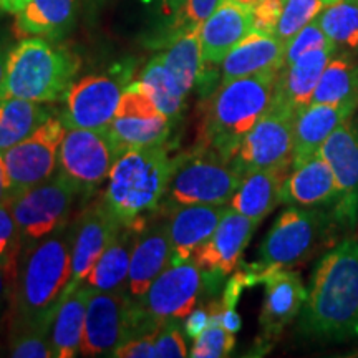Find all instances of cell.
I'll list each match as a JSON object with an SVG mask.
<instances>
[{
    "label": "cell",
    "instance_id": "6da1fadb",
    "mask_svg": "<svg viewBox=\"0 0 358 358\" xmlns=\"http://www.w3.org/2000/svg\"><path fill=\"white\" fill-rule=\"evenodd\" d=\"M299 330L315 340L358 334V239L347 237L319 259L310 274Z\"/></svg>",
    "mask_w": 358,
    "mask_h": 358
},
{
    "label": "cell",
    "instance_id": "7a4b0ae2",
    "mask_svg": "<svg viewBox=\"0 0 358 358\" xmlns=\"http://www.w3.org/2000/svg\"><path fill=\"white\" fill-rule=\"evenodd\" d=\"M73 224L25 244L12 285V330L52 325L71 277Z\"/></svg>",
    "mask_w": 358,
    "mask_h": 358
},
{
    "label": "cell",
    "instance_id": "3957f363",
    "mask_svg": "<svg viewBox=\"0 0 358 358\" xmlns=\"http://www.w3.org/2000/svg\"><path fill=\"white\" fill-rule=\"evenodd\" d=\"M277 77L279 71H264L219 85L201 103L196 146L232 163L241 143L271 108Z\"/></svg>",
    "mask_w": 358,
    "mask_h": 358
},
{
    "label": "cell",
    "instance_id": "277c9868",
    "mask_svg": "<svg viewBox=\"0 0 358 358\" xmlns=\"http://www.w3.org/2000/svg\"><path fill=\"white\" fill-rule=\"evenodd\" d=\"M168 145L128 150L116 159L101 196L123 226H145L158 211L171 174Z\"/></svg>",
    "mask_w": 358,
    "mask_h": 358
},
{
    "label": "cell",
    "instance_id": "5b68a950",
    "mask_svg": "<svg viewBox=\"0 0 358 358\" xmlns=\"http://www.w3.org/2000/svg\"><path fill=\"white\" fill-rule=\"evenodd\" d=\"M82 60L58 40L30 37L7 53L2 98H22L37 103L65 100Z\"/></svg>",
    "mask_w": 358,
    "mask_h": 358
},
{
    "label": "cell",
    "instance_id": "8992f818",
    "mask_svg": "<svg viewBox=\"0 0 358 358\" xmlns=\"http://www.w3.org/2000/svg\"><path fill=\"white\" fill-rule=\"evenodd\" d=\"M221 280L194 261L168 267L141 299H129L127 340L156 335L164 322L182 320L194 310L204 292H216Z\"/></svg>",
    "mask_w": 358,
    "mask_h": 358
},
{
    "label": "cell",
    "instance_id": "52a82bcc",
    "mask_svg": "<svg viewBox=\"0 0 358 358\" xmlns=\"http://www.w3.org/2000/svg\"><path fill=\"white\" fill-rule=\"evenodd\" d=\"M342 229L332 208H301L290 206L275 219L264 237L254 271L289 268L310 259L317 250L332 243Z\"/></svg>",
    "mask_w": 358,
    "mask_h": 358
},
{
    "label": "cell",
    "instance_id": "ba28073f",
    "mask_svg": "<svg viewBox=\"0 0 358 358\" xmlns=\"http://www.w3.org/2000/svg\"><path fill=\"white\" fill-rule=\"evenodd\" d=\"M243 178L231 161L208 148L194 146L173 159L166 194L158 209L182 204H229Z\"/></svg>",
    "mask_w": 358,
    "mask_h": 358
},
{
    "label": "cell",
    "instance_id": "9c48e42d",
    "mask_svg": "<svg viewBox=\"0 0 358 358\" xmlns=\"http://www.w3.org/2000/svg\"><path fill=\"white\" fill-rule=\"evenodd\" d=\"M80 187L58 169L40 185L30 187L10 201V209L25 243H32L69 224Z\"/></svg>",
    "mask_w": 358,
    "mask_h": 358
},
{
    "label": "cell",
    "instance_id": "30bf717a",
    "mask_svg": "<svg viewBox=\"0 0 358 358\" xmlns=\"http://www.w3.org/2000/svg\"><path fill=\"white\" fill-rule=\"evenodd\" d=\"M120 156L110 128H70L58 150V164L80 191L90 192L110 178Z\"/></svg>",
    "mask_w": 358,
    "mask_h": 358
},
{
    "label": "cell",
    "instance_id": "8fae6325",
    "mask_svg": "<svg viewBox=\"0 0 358 358\" xmlns=\"http://www.w3.org/2000/svg\"><path fill=\"white\" fill-rule=\"evenodd\" d=\"M295 118V111L272 103L232 158L237 171L245 176L259 169L292 166Z\"/></svg>",
    "mask_w": 358,
    "mask_h": 358
},
{
    "label": "cell",
    "instance_id": "7c38bea8",
    "mask_svg": "<svg viewBox=\"0 0 358 358\" xmlns=\"http://www.w3.org/2000/svg\"><path fill=\"white\" fill-rule=\"evenodd\" d=\"M66 127L60 116L53 115L35 131L3 153V164L10 185L12 199L30 187L40 185L55 173L58 150Z\"/></svg>",
    "mask_w": 358,
    "mask_h": 358
},
{
    "label": "cell",
    "instance_id": "4fadbf2b",
    "mask_svg": "<svg viewBox=\"0 0 358 358\" xmlns=\"http://www.w3.org/2000/svg\"><path fill=\"white\" fill-rule=\"evenodd\" d=\"M129 73L88 75L73 82L65 101L66 106L58 116L66 129L108 128L113 122Z\"/></svg>",
    "mask_w": 358,
    "mask_h": 358
},
{
    "label": "cell",
    "instance_id": "5bb4252c",
    "mask_svg": "<svg viewBox=\"0 0 358 358\" xmlns=\"http://www.w3.org/2000/svg\"><path fill=\"white\" fill-rule=\"evenodd\" d=\"M319 155L332 168L340 187V201L332 209L342 229H353L358 221V124L342 123L327 138Z\"/></svg>",
    "mask_w": 358,
    "mask_h": 358
},
{
    "label": "cell",
    "instance_id": "9a60e30c",
    "mask_svg": "<svg viewBox=\"0 0 358 358\" xmlns=\"http://www.w3.org/2000/svg\"><path fill=\"white\" fill-rule=\"evenodd\" d=\"M129 295L90 289L82 340L83 357H111L128 337Z\"/></svg>",
    "mask_w": 358,
    "mask_h": 358
},
{
    "label": "cell",
    "instance_id": "2e32d148",
    "mask_svg": "<svg viewBox=\"0 0 358 358\" xmlns=\"http://www.w3.org/2000/svg\"><path fill=\"white\" fill-rule=\"evenodd\" d=\"M123 227V224L106 208L103 198H98L80 214L73 222L71 277L65 292H71L83 284L98 259Z\"/></svg>",
    "mask_w": 358,
    "mask_h": 358
},
{
    "label": "cell",
    "instance_id": "e0dca14e",
    "mask_svg": "<svg viewBox=\"0 0 358 358\" xmlns=\"http://www.w3.org/2000/svg\"><path fill=\"white\" fill-rule=\"evenodd\" d=\"M259 222L227 208L213 236L196 249L192 261L209 274L224 279L232 274L241 264Z\"/></svg>",
    "mask_w": 358,
    "mask_h": 358
},
{
    "label": "cell",
    "instance_id": "ac0fdd59",
    "mask_svg": "<svg viewBox=\"0 0 358 358\" xmlns=\"http://www.w3.org/2000/svg\"><path fill=\"white\" fill-rule=\"evenodd\" d=\"M171 266V239L168 217L159 209L148 219L134 244L127 292L131 301H138L148 292L161 272Z\"/></svg>",
    "mask_w": 358,
    "mask_h": 358
},
{
    "label": "cell",
    "instance_id": "d6986e66",
    "mask_svg": "<svg viewBox=\"0 0 358 358\" xmlns=\"http://www.w3.org/2000/svg\"><path fill=\"white\" fill-rule=\"evenodd\" d=\"M262 282L266 284V299L259 325L262 340H274L302 312L307 301V289L301 275L289 268L264 271Z\"/></svg>",
    "mask_w": 358,
    "mask_h": 358
},
{
    "label": "cell",
    "instance_id": "ffe728a7",
    "mask_svg": "<svg viewBox=\"0 0 358 358\" xmlns=\"http://www.w3.org/2000/svg\"><path fill=\"white\" fill-rule=\"evenodd\" d=\"M229 204H182L159 209L168 217L171 266L192 261L196 249L213 236Z\"/></svg>",
    "mask_w": 358,
    "mask_h": 358
},
{
    "label": "cell",
    "instance_id": "44dd1931",
    "mask_svg": "<svg viewBox=\"0 0 358 358\" xmlns=\"http://www.w3.org/2000/svg\"><path fill=\"white\" fill-rule=\"evenodd\" d=\"M252 32V10L234 0H219L216 10L201 25L204 66L222 64L232 48Z\"/></svg>",
    "mask_w": 358,
    "mask_h": 358
},
{
    "label": "cell",
    "instance_id": "7402d4cb",
    "mask_svg": "<svg viewBox=\"0 0 358 358\" xmlns=\"http://www.w3.org/2000/svg\"><path fill=\"white\" fill-rule=\"evenodd\" d=\"M335 43L317 48L302 55L294 64L284 65L277 77L274 100L272 103L285 106V108L301 113L312 103L313 92L324 73L327 64L337 53Z\"/></svg>",
    "mask_w": 358,
    "mask_h": 358
},
{
    "label": "cell",
    "instance_id": "603a6c76",
    "mask_svg": "<svg viewBox=\"0 0 358 358\" xmlns=\"http://www.w3.org/2000/svg\"><path fill=\"white\" fill-rule=\"evenodd\" d=\"M340 187L329 163L320 155L292 168L280 191V204L301 208H335Z\"/></svg>",
    "mask_w": 358,
    "mask_h": 358
},
{
    "label": "cell",
    "instance_id": "cb8c5ba5",
    "mask_svg": "<svg viewBox=\"0 0 358 358\" xmlns=\"http://www.w3.org/2000/svg\"><path fill=\"white\" fill-rule=\"evenodd\" d=\"M358 105L310 103L295 118L292 168L319 155L322 145L340 124L350 120Z\"/></svg>",
    "mask_w": 358,
    "mask_h": 358
},
{
    "label": "cell",
    "instance_id": "d4e9b609",
    "mask_svg": "<svg viewBox=\"0 0 358 358\" xmlns=\"http://www.w3.org/2000/svg\"><path fill=\"white\" fill-rule=\"evenodd\" d=\"M284 65L285 43L275 35L252 30L222 60L221 83L264 73V71H279Z\"/></svg>",
    "mask_w": 358,
    "mask_h": 358
},
{
    "label": "cell",
    "instance_id": "484cf974",
    "mask_svg": "<svg viewBox=\"0 0 358 358\" xmlns=\"http://www.w3.org/2000/svg\"><path fill=\"white\" fill-rule=\"evenodd\" d=\"M292 166L267 168L245 174L229 208L261 224L280 204V191Z\"/></svg>",
    "mask_w": 358,
    "mask_h": 358
},
{
    "label": "cell",
    "instance_id": "4316f807",
    "mask_svg": "<svg viewBox=\"0 0 358 358\" xmlns=\"http://www.w3.org/2000/svg\"><path fill=\"white\" fill-rule=\"evenodd\" d=\"M77 19V0H29L17 12L13 32L17 37L58 40L70 34Z\"/></svg>",
    "mask_w": 358,
    "mask_h": 358
},
{
    "label": "cell",
    "instance_id": "83f0119b",
    "mask_svg": "<svg viewBox=\"0 0 358 358\" xmlns=\"http://www.w3.org/2000/svg\"><path fill=\"white\" fill-rule=\"evenodd\" d=\"M141 229L143 226H124L93 266L83 285L101 292L127 290L133 249Z\"/></svg>",
    "mask_w": 358,
    "mask_h": 358
},
{
    "label": "cell",
    "instance_id": "f1b7e54d",
    "mask_svg": "<svg viewBox=\"0 0 358 358\" xmlns=\"http://www.w3.org/2000/svg\"><path fill=\"white\" fill-rule=\"evenodd\" d=\"M171 127L173 120L161 111L128 110L116 111L108 128L123 155L134 148L164 145Z\"/></svg>",
    "mask_w": 358,
    "mask_h": 358
},
{
    "label": "cell",
    "instance_id": "f546056e",
    "mask_svg": "<svg viewBox=\"0 0 358 358\" xmlns=\"http://www.w3.org/2000/svg\"><path fill=\"white\" fill-rule=\"evenodd\" d=\"M90 299L87 285H78L71 292H64L60 306L50 327V342L53 357L73 358L82 350L85 315Z\"/></svg>",
    "mask_w": 358,
    "mask_h": 358
},
{
    "label": "cell",
    "instance_id": "4dcf8cb0",
    "mask_svg": "<svg viewBox=\"0 0 358 358\" xmlns=\"http://www.w3.org/2000/svg\"><path fill=\"white\" fill-rule=\"evenodd\" d=\"M22 98H0V155L29 138L57 110Z\"/></svg>",
    "mask_w": 358,
    "mask_h": 358
},
{
    "label": "cell",
    "instance_id": "1f68e13d",
    "mask_svg": "<svg viewBox=\"0 0 358 358\" xmlns=\"http://www.w3.org/2000/svg\"><path fill=\"white\" fill-rule=\"evenodd\" d=\"M312 103L358 105V62L353 55L335 53L317 83Z\"/></svg>",
    "mask_w": 358,
    "mask_h": 358
},
{
    "label": "cell",
    "instance_id": "d6a6232c",
    "mask_svg": "<svg viewBox=\"0 0 358 358\" xmlns=\"http://www.w3.org/2000/svg\"><path fill=\"white\" fill-rule=\"evenodd\" d=\"M168 43V50L161 53V58L187 95L203 77L206 69L201 45V27L176 35Z\"/></svg>",
    "mask_w": 358,
    "mask_h": 358
},
{
    "label": "cell",
    "instance_id": "836d02e7",
    "mask_svg": "<svg viewBox=\"0 0 358 358\" xmlns=\"http://www.w3.org/2000/svg\"><path fill=\"white\" fill-rule=\"evenodd\" d=\"M140 82L158 108L163 111L173 122L179 120L185 110L186 93L179 87L178 80L171 73V70L164 65L161 55H156L148 62V65L141 71Z\"/></svg>",
    "mask_w": 358,
    "mask_h": 358
},
{
    "label": "cell",
    "instance_id": "e575fe53",
    "mask_svg": "<svg viewBox=\"0 0 358 358\" xmlns=\"http://www.w3.org/2000/svg\"><path fill=\"white\" fill-rule=\"evenodd\" d=\"M317 22L338 52L358 55V0H338L325 6Z\"/></svg>",
    "mask_w": 358,
    "mask_h": 358
},
{
    "label": "cell",
    "instance_id": "d590c367",
    "mask_svg": "<svg viewBox=\"0 0 358 358\" xmlns=\"http://www.w3.org/2000/svg\"><path fill=\"white\" fill-rule=\"evenodd\" d=\"M222 302H209L208 310L211 313V320L206 330L192 343L189 357L192 358H222L229 357L236 347V334L224 329L219 322V310Z\"/></svg>",
    "mask_w": 358,
    "mask_h": 358
},
{
    "label": "cell",
    "instance_id": "8d00e7d4",
    "mask_svg": "<svg viewBox=\"0 0 358 358\" xmlns=\"http://www.w3.org/2000/svg\"><path fill=\"white\" fill-rule=\"evenodd\" d=\"M24 245L25 239L13 217L10 203L0 204V268L6 272L10 285H13V280H15Z\"/></svg>",
    "mask_w": 358,
    "mask_h": 358
},
{
    "label": "cell",
    "instance_id": "74e56055",
    "mask_svg": "<svg viewBox=\"0 0 358 358\" xmlns=\"http://www.w3.org/2000/svg\"><path fill=\"white\" fill-rule=\"evenodd\" d=\"M324 0H282V13L275 27V37L287 42L324 10Z\"/></svg>",
    "mask_w": 358,
    "mask_h": 358
},
{
    "label": "cell",
    "instance_id": "f35d334b",
    "mask_svg": "<svg viewBox=\"0 0 358 358\" xmlns=\"http://www.w3.org/2000/svg\"><path fill=\"white\" fill-rule=\"evenodd\" d=\"M50 327L38 325L12 330L10 357L15 358H48L53 357Z\"/></svg>",
    "mask_w": 358,
    "mask_h": 358
},
{
    "label": "cell",
    "instance_id": "ab89813d",
    "mask_svg": "<svg viewBox=\"0 0 358 358\" xmlns=\"http://www.w3.org/2000/svg\"><path fill=\"white\" fill-rule=\"evenodd\" d=\"M330 40L322 30L319 22L312 20L310 24L303 27L301 32H297L292 38L285 42V65L294 64L306 53L317 50V48H324L327 45H332Z\"/></svg>",
    "mask_w": 358,
    "mask_h": 358
},
{
    "label": "cell",
    "instance_id": "60d3db41",
    "mask_svg": "<svg viewBox=\"0 0 358 358\" xmlns=\"http://www.w3.org/2000/svg\"><path fill=\"white\" fill-rule=\"evenodd\" d=\"M217 3L219 0H186L185 7L174 15L176 19L169 25L168 37L164 38V42H169V40H173L179 34L186 32V30L203 25V22L216 10Z\"/></svg>",
    "mask_w": 358,
    "mask_h": 358
},
{
    "label": "cell",
    "instance_id": "b9f144b4",
    "mask_svg": "<svg viewBox=\"0 0 358 358\" xmlns=\"http://www.w3.org/2000/svg\"><path fill=\"white\" fill-rule=\"evenodd\" d=\"M155 358H182L187 357L185 337H182L179 320L164 322L155 337Z\"/></svg>",
    "mask_w": 358,
    "mask_h": 358
},
{
    "label": "cell",
    "instance_id": "7bdbcfd3",
    "mask_svg": "<svg viewBox=\"0 0 358 358\" xmlns=\"http://www.w3.org/2000/svg\"><path fill=\"white\" fill-rule=\"evenodd\" d=\"M282 13V0H259L252 7V30L267 35H275V27Z\"/></svg>",
    "mask_w": 358,
    "mask_h": 358
},
{
    "label": "cell",
    "instance_id": "ee69618b",
    "mask_svg": "<svg viewBox=\"0 0 358 358\" xmlns=\"http://www.w3.org/2000/svg\"><path fill=\"white\" fill-rule=\"evenodd\" d=\"M155 337L156 335H143L122 343L113 355L116 358H153L155 348Z\"/></svg>",
    "mask_w": 358,
    "mask_h": 358
},
{
    "label": "cell",
    "instance_id": "f6af8a7d",
    "mask_svg": "<svg viewBox=\"0 0 358 358\" xmlns=\"http://www.w3.org/2000/svg\"><path fill=\"white\" fill-rule=\"evenodd\" d=\"M209 320H211V313H209L208 308H194V310L187 315L185 324V334L187 335V338H191L192 342H194V340L204 332L206 327L209 325Z\"/></svg>",
    "mask_w": 358,
    "mask_h": 358
},
{
    "label": "cell",
    "instance_id": "bcb514c9",
    "mask_svg": "<svg viewBox=\"0 0 358 358\" xmlns=\"http://www.w3.org/2000/svg\"><path fill=\"white\" fill-rule=\"evenodd\" d=\"M219 322H221L224 329H227L232 334H237L241 330V327H243V320H241L236 308H226L224 306L219 310Z\"/></svg>",
    "mask_w": 358,
    "mask_h": 358
},
{
    "label": "cell",
    "instance_id": "7dc6e473",
    "mask_svg": "<svg viewBox=\"0 0 358 358\" xmlns=\"http://www.w3.org/2000/svg\"><path fill=\"white\" fill-rule=\"evenodd\" d=\"M10 185H8V176L6 171V164H3V156L0 155V204L10 203Z\"/></svg>",
    "mask_w": 358,
    "mask_h": 358
},
{
    "label": "cell",
    "instance_id": "c3c4849f",
    "mask_svg": "<svg viewBox=\"0 0 358 358\" xmlns=\"http://www.w3.org/2000/svg\"><path fill=\"white\" fill-rule=\"evenodd\" d=\"M27 2H29V0H2V3H0V8H3L6 12L17 13L25 7Z\"/></svg>",
    "mask_w": 358,
    "mask_h": 358
},
{
    "label": "cell",
    "instance_id": "681fc988",
    "mask_svg": "<svg viewBox=\"0 0 358 358\" xmlns=\"http://www.w3.org/2000/svg\"><path fill=\"white\" fill-rule=\"evenodd\" d=\"M6 70H7V53L3 47H0V98L3 92V82H6Z\"/></svg>",
    "mask_w": 358,
    "mask_h": 358
},
{
    "label": "cell",
    "instance_id": "f907efd6",
    "mask_svg": "<svg viewBox=\"0 0 358 358\" xmlns=\"http://www.w3.org/2000/svg\"><path fill=\"white\" fill-rule=\"evenodd\" d=\"M185 3L186 0H163L164 8H166V12L171 13V15H176V13L185 7Z\"/></svg>",
    "mask_w": 358,
    "mask_h": 358
},
{
    "label": "cell",
    "instance_id": "816d5d0a",
    "mask_svg": "<svg viewBox=\"0 0 358 358\" xmlns=\"http://www.w3.org/2000/svg\"><path fill=\"white\" fill-rule=\"evenodd\" d=\"M6 284L10 285V282H8L7 275H6V272H3L2 268H0V297H2V294H3V289H6Z\"/></svg>",
    "mask_w": 358,
    "mask_h": 358
},
{
    "label": "cell",
    "instance_id": "f5cc1de1",
    "mask_svg": "<svg viewBox=\"0 0 358 358\" xmlns=\"http://www.w3.org/2000/svg\"><path fill=\"white\" fill-rule=\"evenodd\" d=\"M334 2H338V0H324L325 6H330V3H334Z\"/></svg>",
    "mask_w": 358,
    "mask_h": 358
},
{
    "label": "cell",
    "instance_id": "db71d44e",
    "mask_svg": "<svg viewBox=\"0 0 358 358\" xmlns=\"http://www.w3.org/2000/svg\"><path fill=\"white\" fill-rule=\"evenodd\" d=\"M0 3H2V0H0Z\"/></svg>",
    "mask_w": 358,
    "mask_h": 358
}]
</instances>
